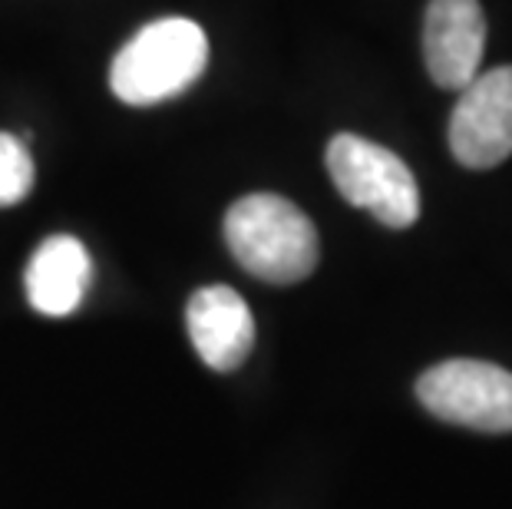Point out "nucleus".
<instances>
[{
	"mask_svg": "<svg viewBox=\"0 0 512 509\" xmlns=\"http://www.w3.org/2000/svg\"><path fill=\"white\" fill-rule=\"evenodd\" d=\"M328 172L347 202L387 229H410L420 219V186L407 162L390 149L364 136L337 133L328 143Z\"/></svg>",
	"mask_w": 512,
	"mask_h": 509,
	"instance_id": "nucleus-3",
	"label": "nucleus"
},
{
	"mask_svg": "<svg viewBox=\"0 0 512 509\" xmlns=\"http://www.w3.org/2000/svg\"><path fill=\"white\" fill-rule=\"evenodd\" d=\"M34 189V159L17 136L0 133V209L24 202Z\"/></svg>",
	"mask_w": 512,
	"mask_h": 509,
	"instance_id": "nucleus-9",
	"label": "nucleus"
},
{
	"mask_svg": "<svg viewBox=\"0 0 512 509\" xmlns=\"http://www.w3.org/2000/svg\"><path fill=\"white\" fill-rule=\"evenodd\" d=\"M486 17L479 0H430L423 17V63L443 90H463L479 77Z\"/></svg>",
	"mask_w": 512,
	"mask_h": 509,
	"instance_id": "nucleus-6",
	"label": "nucleus"
},
{
	"mask_svg": "<svg viewBox=\"0 0 512 509\" xmlns=\"http://www.w3.org/2000/svg\"><path fill=\"white\" fill-rule=\"evenodd\" d=\"M420 404L433 417L483 433H512V371L489 361L453 357L417 381Z\"/></svg>",
	"mask_w": 512,
	"mask_h": 509,
	"instance_id": "nucleus-4",
	"label": "nucleus"
},
{
	"mask_svg": "<svg viewBox=\"0 0 512 509\" xmlns=\"http://www.w3.org/2000/svg\"><path fill=\"white\" fill-rule=\"evenodd\" d=\"M225 242L235 262L268 285L304 281L321 258L314 222L275 192H252L225 215Z\"/></svg>",
	"mask_w": 512,
	"mask_h": 509,
	"instance_id": "nucleus-1",
	"label": "nucleus"
},
{
	"mask_svg": "<svg viewBox=\"0 0 512 509\" xmlns=\"http://www.w3.org/2000/svg\"><path fill=\"white\" fill-rule=\"evenodd\" d=\"M450 149L466 169H493L512 156V67L463 86L450 116Z\"/></svg>",
	"mask_w": 512,
	"mask_h": 509,
	"instance_id": "nucleus-5",
	"label": "nucleus"
},
{
	"mask_svg": "<svg viewBox=\"0 0 512 509\" xmlns=\"http://www.w3.org/2000/svg\"><path fill=\"white\" fill-rule=\"evenodd\" d=\"M209 67V37L189 17L146 24L116 53L110 86L126 106H156L185 93Z\"/></svg>",
	"mask_w": 512,
	"mask_h": 509,
	"instance_id": "nucleus-2",
	"label": "nucleus"
},
{
	"mask_svg": "<svg viewBox=\"0 0 512 509\" xmlns=\"http://www.w3.org/2000/svg\"><path fill=\"white\" fill-rule=\"evenodd\" d=\"M185 324L195 351L212 371L228 374L245 364L255 344V318L245 298L228 285L199 288L185 308Z\"/></svg>",
	"mask_w": 512,
	"mask_h": 509,
	"instance_id": "nucleus-7",
	"label": "nucleus"
},
{
	"mask_svg": "<svg viewBox=\"0 0 512 509\" xmlns=\"http://www.w3.org/2000/svg\"><path fill=\"white\" fill-rule=\"evenodd\" d=\"M90 278H93V262L80 238L73 235L43 238L24 275L30 308L47 314V318H67V314H73L83 305Z\"/></svg>",
	"mask_w": 512,
	"mask_h": 509,
	"instance_id": "nucleus-8",
	"label": "nucleus"
}]
</instances>
